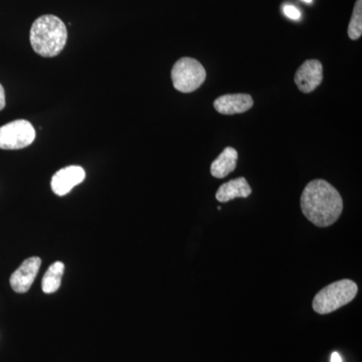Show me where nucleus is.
Listing matches in <instances>:
<instances>
[{
    "instance_id": "nucleus-1",
    "label": "nucleus",
    "mask_w": 362,
    "mask_h": 362,
    "mask_svg": "<svg viewBox=\"0 0 362 362\" xmlns=\"http://www.w3.org/2000/svg\"><path fill=\"white\" fill-rule=\"evenodd\" d=\"M302 213L319 228H327L341 216L343 201L337 188L323 180H312L301 195Z\"/></svg>"
},
{
    "instance_id": "nucleus-2",
    "label": "nucleus",
    "mask_w": 362,
    "mask_h": 362,
    "mask_svg": "<svg viewBox=\"0 0 362 362\" xmlns=\"http://www.w3.org/2000/svg\"><path fill=\"white\" fill-rule=\"evenodd\" d=\"M33 51L44 58L58 56L66 47L68 30L61 18L45 14L33 21L30 35Z\"/></svg>"
},
{
    "instance_id": "nucleus-3",
    "label": "nucleus",
    "mask_w": 362,
    "mask_h": 362,
    "mask_svg": "<svg viewBox=\"0 0 362 362\" xmlns=\"http://www.w3.org/2000/svg\"><path fill=\"white\" fill-rule=\"evenodd\" d=\"M358 287L351 280H340L323 288L313 300V309L316 313L329 314L344 305L350 303L356 298Z\"/></svg>"
},
{
    "instance_id": "nucleus-4",
    "label": "nucleus",
    "mask_w": 362,
    "mask_h": 362,
    "mask_svg": "<svg viewBox=\"0 0 362 362\" xmlns=\"http://www.w3.org/2000/svg\"><path fill=\"white\" fill-rule=\"evenodd\" d=\"M206 78V69L192 58L178 59L171 71L173 87L181 93L194 92L204 84Z\"/></svg>"
},
{
    "instance_id": "nucleus-5",
    "label": "nucleus",
    "mask_w": 362,
    "mask_h": 362,
    "mask_svg": "<svg viewBox=\"0 0 362 362\" xmlns=\"http://www.w3.org/2000/svg\"><path fill=\"white\" fill-rule=\"evenodd\" d=\"M35 139V130L26 120H16L0 127V149L18 150L30 146Z\"/></svg>"
},
{
    "instance_id": "nucleus-6",
    "label": "nucleus",
    "mask_w": 362,
    "mask_h": 362,
    "mask_svg": "<svg viewBox=\"0 0 362 362\" xmlns=\"http://www.w3.org/2000/svg\"><path fill=\"white\" fill-rule=\"evenodd\" d=\"M323 80V66L317 59L304 62L295 74L294 82L298 89L305 94L313 92Z\"/></svg>"
},
{
    "instance_id": "nucleus-7",
    "label": "nucleus",
    "mask_w": 362,
    "mask_h": 362,
    "mask_svg": "<svg viewBox=\"0 0 362 362\" xmlns=\"http://www.w3.org/2000/svg\"><path fill=\"white\" fill-rule=\"evenodd\" d=\"M42 259L39 257H32L23 262L18 270L11 275V288L16 293H26L32 287L39 273Z\"/></svg>"
},
{
    "instance_id": "nucleus-8",
    "label": "nucleus",
    "mask_w": 362,
    "mask_h": 362,
    "mask_svg": "<svg viewBox=\"0 0 362 362\" xmlns=\"http://www.w3.org/2000/svg\"><path fill=\"white\" fill-rule=\"evenodd\" d=\"M86 173L81 166L71 165L62 168L52 178V189L59 197L68 194L74 187L85 180Z\"/></svg>"
},
{
    "instance_id": "nucleus-9",
    "label": "nucleus",
    "mask_w": 362,
    "mask_h": 362,
    "mask_svg": "<svg viewBox=\"0 0 362 362\" xmlns=\"http://www.w3.org/2000/svg\"><path fill=\"white\" fill-rule=\"evenodd\" d=\"M254 105V100L249 94L223 95L214 100V107L223 115H235L249 111Z\"/></svg>"
},
{
    "instance_id": "nucleus-10",
    "label": "nucleus",
    "mask_w": 362,
    "mask_h": 362,
    "mask_svg": "<svg viewBox=\"0 0 362 362\" xmlns=\"http://www.w3.org/2000/svg\"><path fill=\"white\" fill-rule=\"evenodd\" d=\"M251 194L252 188L246 178L239 177L221 185L216 192V197L218 202H228L238 197L246 199Z\"/></svg>"
},
{
    "instance_id": "nucleus-11",
    "label": "nucleus",
    "mask_w": 362,
    "mask_h": 362,
    "mask_svg": "<svg viewBox=\"0 0 362 362\" xmlns=\"http://www.w3.org/2000/svg\"><path fill=\"white\" fill-rule=\"evenodd\" d=\"M238 158H239V156H238L237 150L233 147H226L218 158L214 159L211 163V175L216 178L226 177L237 168Z\"/></svg>"
},
{
    "instance_id": "nucleus-12",
    "label": "nucleus",
    "mask_w": 362,
    "mask_h": 362,
    "mask_svg": "<svg viewBox=\"0 0 362 362\" xmlns=\"http://www.w3.org/2000/svg\"><path fill=\"white\" fill-rule=\"evenodd\" d=\"M65 265L62 262H54L49 267L42 278V288L45 294L58 291L62 284Z\"/></svg>"
},
{
    "instance_id": "nucleus-13",
    "label": "nucleus",
    "mask_w": 362,
    "mask_h": 362,
    "mask_svg": "<svg viewBox=\"0 0 362 362\" xmlns=\"http://www.w3.org/2000/svg\"><path fill=\"white\" fill-rule=\"evenodd\" d=\"M362 35V0H357L354 6V13L349 26L350 40H356Z\"/></svg>"
},
{
    "instance_id": "nucleus-14",
    "label": "nucleus",
    "mask_w": 362,
    "mask_h": 362,
    "mask_svg": "<svg viewBox=\"0 0 362 362\" xmlns=\"http://www.w3.org/2000/svg\"><path fill=\"white\" fill-rule=\"evenodd\" d=\"M284 13L286 16L291 18V20L298 21L301 18V13H300L299 9H297L295 6H285Z\"/></svg>"
},
{
    "instance_id": "nucleus-15",
    "label": "nucleus",
    "mask_w": 362,
    "mask_h": 362,
    "mask_svg": "<svg viewBox=\"0 0 362 362\" xmlns=\"http://www.w3.org/2000/svg\"><path fill=\"white\" fill-rule=\"evenodd\" d=\"M6 107V92L4 88L0 84V111L4 110Z\"/></svg>"
},
{
    "instance_id": "nucleus-16",
    "label": "nucleus",
    "mask_w": 362,
    "mask_h": 362,
    "mask_svg": "<svg viewBox=\"0 0 362 362\" xmlns=\"http://www.w3.org/2000/svg\"><path fill=\"white\" fill-rule=\"evenodd\" d=\"M331 362H342L341 356H339L338 352H333L331 356Z\"/></svg>"
},
{
    "instance_id": "nucleus-17",
    "label": "nucleus",
    "mask_w": 362,
    "mask_h": 362,
    "mask_svg": "<svg viewBox=\"0 0 362 362\" xmlns=\"http://www.w3.org/2000/svg\"><path fill=\"white\" fill-rule=\"evenodd\" d=\"M302 1L306 2V4H311L312 0H302Z\"/></svg>"
}]
</instances>
